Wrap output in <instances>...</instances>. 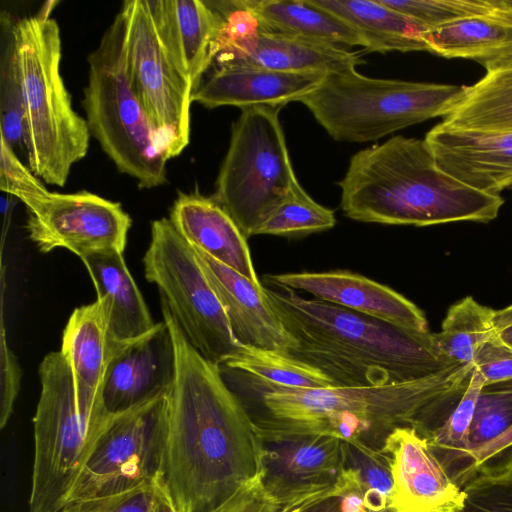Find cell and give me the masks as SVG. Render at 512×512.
Here are the masks:
<instances>
[{
    "label": "cell",
    "instance_id": "e575fe53",
    "mask_svg": "<svg viewBox=\"0 0 512 512\" xmlns=\"http://www.w3.org/2000/svg\"><path fill=\"white\" fill-rule=\"evenodd\" d=\"M426 29L474 16L512 17V0H378Z\"/></svg>",
    "mask_w": 512,
    "mask_h": 512
},
{
    "label": "cell",
    "instance_id": "ab89813d",
    "mask_svg": "<svg viewBox=\"0 0 512 512\" xmlns=\"http://www.w3.org/2000/svg\"><path fill=\"white\" fill-rule=\"evenodd\" d=\"M263 473L207 512H297L310 506L283 507L265 488Z\"/></svg>",
    "mask_w": 512,
    "mask_h": 512
},
{
    "label": "cell",
    "instance_id": "1f68e13d",
    "mask_svg": "<svg viewBox=\"0 0 512 512\" xmlns=\"http://www.w3.org/2000/svg\"><path fill=\"white\" fill-rule=\"evenodd\" d=\"M494 311L471 296L451 305L441 330L433 333L439 349L453 362L471 365L477 349L495 333Z\"/></svg>",
    "mask_w": 512,
    "mask_h": 512
},
{
    "label": "cell",
    "instance_id": "cb8c5ba5",
    "mask_svg": "<svg viewBox=\"0 0 512 512\" xmlns=\"http://www.w3.org/2000/svg\"><path fill=\"white\" fill-rule=\"evenodd\" d=\"M169 220L194 248L261 286L247 238L230 215L212 198L199 192H179Z\"/></svg>",
    "mask_w": 512,
    "mask_h": 512
},
{
    "label": "cell",
    "instance_id": "74e56055",
    "mask_svg": "<svg viewBox=\"0 0 512 512\" xmlns=\"http://www.w3.org/2000/svg\"><path fill=\"white\" fill-rule=\"evenodd\" d=\"M462 490L459 512H512V468L493 475H477Z\"/></svg>",
    "mask_w": 512,
    "mask_h": 512
},
{
    "label": "cell",
    "instance_id": "c3c4849f",
    "mask_svg": "<svg viewBox=\"0 0 512 512\" xmlns=\"http://www.w3.org/2000/svg\"><path fill=\"white\" fill-rule=\"evenodd\" d=\"M511 190H512V188H511Z\"/></svg>",
    "mask_w": 512,
    "mask_h": 512
},
{
    "label": "cell",
    "instance_id": "277c9868",
    "mask_svg": "<svg viewBox=\"0 0 512 512\" xmlns=\"http://www.w3.org/2000/svg\"><path fill=\"white\" fill-rule=\"evenodd\" d=\"M338 185L345 216L366 223H488L504 204L500 195L477 191L440 169L424 139L404 136L354 154Z\"/></svg>",
    "mask_w": 512,
    "mask_h": 512
},
{
    "label": "cell",
    "instance_id": "2e32d148",
    "mask_svg": "<svg viewBox=\"0 0 512 512\" xmlns=\"http://www.w3.org/2000/svg\"><path fill=\"white\" fill-rule=\"evenodd\" d=\"M390 461L391 512H459L463 490L431 452L427 439L412 427L396 428L381 449Z\"/></svg>",
    "mask_w": 512,
    "mask_h": 512
},
{
    "label": "cell",
    "instance_id": "4316f807",
    "mask_svg": "<svg viewBox=\"0 0 512 512\" xmlns=\"http://www.w3.org/2000/svg\"><path fill=\"white\" fill-rule=\"evenodd\" d=\"M248 9L269 31L298 36L345 48L362 46L363 36L334 14L312 0H245Z\"/></svg>",
    "mask_w": 512,
    "mask_h": 512
},
{
    "label": "cell",
    "instance_id": "484cf974",
    "mask_svg": "<svg viewBox=\"0 0 512 512\" xmlns=\"http://www.w3.org/2000/svg\"><path fill=\"white\" fill-rule=\"evenodd\" d=\"M356 29L366 41L367 51H428L421 24L378 0H312Z\"/></svg>",
    "mask_w": 512,
    "mask_h": 512
},
{
    "label": "cell",
    "instance_id": "d4e9b609",
    "mask_svg": "<svg viewBox=\"0 0 512 512\" xmlns=\"http://www.w3.org/2000/svg\"><path fill=\"white\" fill-rule=\"evenodd\" d=\"M83 261L107 310L108 332L113 344L137 339L153 329L154 323L123 254L116 250L91 253Z\"/></svg>",
    "mask_w": 512,
    "mask_h": 512
},
{
    "label": "cell",
    "instance_id": "7dc6e473",
    "mask_svg": "<svg viewBox=\"0 0 512 512\" xmlns=\"http://www.w3.org/2000/svg\"><path fill=\"white\" fill-rule=\"evenodd\" d=\"M367 512V511H366ZM379 512H391L390 510H384V511H379Z\"/></svg>",
    "mask_w": 512,
    "mask_h": 512
},
{
    "label": "cell",
    "instance_id": "5b68a950",
    "mask_svg": "<svg viewBox=\"0 0 512 512\" xmlns=\"http://www.w3.org/2000/svg\"><path fill=\"white\" fill-rule=\"evenodd\" d=\"M57 1L15 21V54L26 130V163L50 185L63 187L89 149L85 118L73 108L60 74L61 37L51 17Z\"/></svg>",
    "mask_w": 512,
    "mask_h": 512
},
{
    "label": "cell",
    "instance_id": "836d02e7",
    "mask_svg": "<svg viewBox=\"0 0 512 512\" xmlns=\"http://www.w3.org/2000/svg\"><path fill=\"white\" fill-rule=\"evenodd\" d=\"M334 211L317 203L298 183L288 197L257 227L255 235L302 237L333 228Z\"/></svg>",
    "mask_w": 512,
    "mask_h": 512
},
{
    "label": "cell",
    "instance_id": "9a60e30c",
    "mask_svg": "<svg viewBox=\"0 0 512 512\" xmlns=\"http://www.w3.org/2000/svg\"><path fill=\"white\" fill-rule=\"evenodd\" d=\"M175 368L174 342L165 321L137 339L117 344L102 385L105 409L110 414L119 413L168 393Z\"/></svg>",
    "mask_w": 512,
    "mask_h": 512
},
{
    "label": "cell",
    "instance_id": "ac0fdd59",
    "mask_svg": "<svg viewBox=\"0 0 512 512\" xmlns=\"http://www.w3.org/2000/svg\"><path fill=\"white\" fill-rule=\"evenodd\" d=\"M424 141L438 167L468 187L492 195L512 188V132L458 128L441 122Z\"/></svg>",
    "mask_w": 512,
    "mask_h": 512
},
{
    "label": "cell",
    "instance_id": "8d00e7d4",
    "mask_svg": "<svg viewBox=\"0 0 512 512\" xmlns=\"http://www.w3.org/2000/svg\"><path fill=\"white\" fill-rule=\"evenodd\" d=\"M342 459L359 476L364 490L366 511L387 510L393 486L388 456L381 450L359 442L342 441Z\"/></svg>",
    "mask_w": 512,
    "mask_h": 512
},
{
    "label": "cell",
    "instance_id": "f546056e",
    "mask_svg": "<svg viewBox=\"0 0 512 512\" xmlns=\"http://www.w3.org/2000/svg\"><path fill=\"white\" fill-rule=\"evenodd\" d=\"M484 379L473 366L469 384L447 420L427 439L433 455L460 488L477 474L468 453V439L479 392Z\"/></svg>",
    "mask_w": 512,
    "mask_h": 512
},
{
    "label": "cell",
    "instance_id": "ffe728a7",
    "mask_svg": "<svg viewBox=\"0 0 512 512\" xmlns=\"http://www.w3.org/2000/svg\"><path fill=\"white\" fill-rule=\"evenodd\" d=\"M362 56L359 51L269 31L261 26L217 54L211 67L240 64L288 73L329 75L356 69L363 63Z\"/></svg>",
    "mask_w": 512,
    "mask_h": 512
},
{
    "label": "cell",
    "instance_id": "bcb514c9",
    "mask_svg": "<svg viewBox=\"0 0 512 512\" xmlns=\"http://www.w3.org/2000/svg\"><path fill=\"white\" fill-rule=\"evenodd\" d=\"M297 512H346L339 497H328Z\"/></svg>",
    "mask_w": 512,
    "mask_h": 512
},
{
    "label": "cell",
    "instance_id": "52a82bcc",
    "mask_svg": "<svg viewBox=\"0 0 512 512\" xmlns=\"http://www.w3.org/2000/svg\"><path fill=\"white\" fill-rule=\"evenodd\" d=\"M463 92L464 86L371 78L354 69L326 75L299 102L334 140L360 143L444 118Z\"/></svg>",
    "mask_w": 512,
    "mask_h": 512
},
{
    "label": "cell",
    "instance_id": "ba28073f",
    "mask_svg": "<svg viewBox=\"0 0 512 512\" xmlns=\"http://www.w3.org/2000/svg\"><path fill=\"white\" fill-rule=\"evenodd\" d=\"M39 376L29 512H57L67 502L111 416L96 419L79 407L70 367L60 351L45 355Z\"/></svg>",
    "mask_w": 512,
    "mask_h": 512
},
{
    "label": "cell",
    "instance_id": "d6986e66",
    "mask_svg": "<svg viewBox=\"0 0 512 512\" xmlns=\"http://www.w3.org/2000/svg\"><path fill=\"white\" fill-rule=\"evenodd\" d=\"M194 249L239 344L283 353L296 346L268 302L263 285H255L203 251Z\"/></svg>",
    "mask_w": 512,
    "mask_h": 512
},
{
    "label": "cell",
    "instance_id": "f35d334b",
    "mask_svg": "<svg viewBox=\"0 0 512 512\" xmlns=\"http://www.w3.org/2000/svg\"><path fill=\"white\" fill-rule=\"evenodd\" d=\"M155 479L121 493L68 502L57 512H152Z\"/></svg>",
    "mask_w": 512,
    "mask_h": 512
},
{
    "label": "cell",
    "instance_id": "5bb4252c",
    "mask_svg": "<svg viewBox=\"0 0 512 512\" xmlns=\"http://www.w3.org/2000/svg\"><path fill=\"white\" fill-rule=\"evenodd\" d=\"M263 482L283 507L334 497L342 469V441L324 435L262 436Z\"/></svg>",
    "mask_w": 512,
    "mask_h": 512
},
{
    "label": "cell",
    "instance_id": "7a4b0ae2",
    "mask_svg": "<svg viewBox=\"0 0 512 512\" xmlns=\"http://www.w3.org/2000/svg\"><path fill=\"white\" fill-rule=\"evenodd\" d=\"M473 365L456 364L424 378L379 386L264 387L252 416L260 436L324 435L381 450L399 427L428 439L463 396Z\"/></svg>",
    "mask_w": 512,
    "mask_h": 512
},
{
    "label": "cell",
    "instance_id": "d6a6232c",
    "mask_svg": "<svg viewBox=\"0 0 512 512\" xmlns=\"http://www.w3.org/2000/svg\"><path fill=\"white\" fill-rule=\"evenodd\" d=\"M16 19L3 10L0 16V138L26 160L23 96L15 54Z\"/></svg>",
    "mask_w": 512,
    "mask_h": 512
},
{
    "label": "cell",
    "instance_id": "ee69618b",
    "mask_svg": "<svg viewBox=\"0 0 512 512\" xmlns=\"http://www.w3.org/2000/svg\"><path fill=\"white\" fill-rule=\"evenodd\" d=\"M493 325L500 340L512 349V304L494 311Z\"/></svg>",
    "mask_w": 512,
    "mask_h": 512
},
{
    "label": "cell",
    "instance_id": "7bdbcfd3",
    "mask_svg": "<svg viewBox=\"0 0 512 512\" xmlns=\"http://www.w3.org/2000/svg\"><path fill=\"white\" fill-rule=\"evenodd\" d=\"M477 475H493L512 468V427L473 454Z\"/></svg>",
    "mask_w": 512,
    "mask_h": 512
},
{
    "label": "cell",
    "instance_id": "60d3db41",
    "mask_svg": "<svg viewBox=\"0 0 512 512\" xmlns=\"http://www.w3.org/2000/svg\"><path fill=\"white\" fill-rule=\"evenodd\" d=\"M472 365L484 383L512 379V349L495 332L477 349Z\"/></svg>",
    "mask_w": 512,
    "mask_h": 512
},
{
    "label": "cell",
    "instance_id": "7c38bea8",
    "mask_svg": "<svg viewBox=\"0 0 512 512\" xmlns=\"http://www.w3.org/2000/svg\"><path fill=\"white\" fill-rule=\"evenodd\" d=\"M125 60L130 85L150 118L169 160L190 138L193 86L165 48L147 0H126Z\"/></svg>",
    "mask_w": 512,
    "mask_h": 512
},
{
    "label": "cell",
    "instance_id": "3957f363",
    "mask_svg": "<svg viewBox=\"0 0 512 512\" xmlns=\"http://www.w3.org/2000/svg\"><path fill=\"white\" fill-rule=\"evenodd\" d=\"M268 302L296 346L288 352L336 387L379 386L424 378L457 363L432 332L393 325L286 287L264 286Z\"/></svg>",
    "mask_w": 512,
    "mask_h": 512
},
{
    "label": "cell",
    "instance_id": "7402d4cb",
    "mask_svg": "<svg viewBox=\"0 0 512 512\" xmlns=\"http://www.w3.org/2000/svg\"><path fill=\"white\" fill-rule=\"evenodd\" d=\"M104 303L95 302L74 309L63 330L60 352L66 359L74 382L79 407L89 416L106 420L102 385L113 348Z\"/></svg>",
    "mask_w": 512,
    "mask_h": 512
},
{
    "label": "cell",
    "instance_id": "8fae6325",
    "mask_svg": "<svg viewBox=\"0 0 512 512\" xmlns=\"http://www.w3.org/2000/svg\"><path fill=\"white\" fill-rule=\"evenodd\" d=\"M143 265L146 279L157 286L188 342L206 360L219 366L240 349L195 249L169 218L151 223Z\"/></svg>",
    "mask_w": 512,
    "mask_h": 512
},
{
    "label": "cell",
    "instance_id": "6da1fadb",
    "mask_svg": "<svg viewBox=\"0 0 512 512\" xmlns=\"http://www.w3.org/2000/svg\"><path fill=\"white\" fill-rule=\"evenodd\" d=\"M160 301L176 358L160 478L178 512H207L264 472L263 440L219 367L188 342Z\"/></svg>",
    "mask_w": 512,
    "mask_h": 512
},
{
    "label": "cell",
    "instance_id": "f1b7e54d",
    "mask_svg": "<svg viewBox=\"0 0 512 512\" xmlns=\"http://www.w3.org/2000/svg\"><path fill=\"white\" fill-rule=\"evenodd\" d=\"M428 52L485 64L512 51V17L474 16L424 33Z\"/></svg>",
    "mask_w": 512,
    "mask_h": 512
},
{
    "label": "cell",
    "instance_id": "e0dca14e",
    "mask_svg": "<svg viewBox=\"0 0 512 512\" xmlns=\"http://www.w3.org/2000/svg\"><path fill=\"white\" fill-rule=\"evenodd\" d=\"M267 285L307 292L315 299L419 332H427L424 313L392 288L349 270L268 274Z\"/></svg>",
    "mask_w": 512,
    "mask_h": 512
},
{
    "label": "cell",
    "instance_id": "f6af8a7d",
    "mask_svg": "<svg viewBox=\"0 0 512 512\" xmlns=\"http://www.w3.org/2000/svg\"><path fill=\"white\" fill-rule=\"evenodd\" d=\"M152 512H178L160 474L155 479V501Z\"/></svg>",
    "mask_w": 512,
    "mask_h": 512
},
{
    "label": "cell",
    "instance_id": "4dcf8cb0",
    "mask_svg": "<svg viewBox=\"0 0 512 512\" xmlns=\"http://www.w3.org/2000/svg\"><path fill=\"white\" fill-rule=\"evenodd\" d=\"M238 374H247L263 387L312 389L333 386L318 369L288 353L241 345L240 349L219 365Z\"/></svg>",
    "mask_w": 512,
    "mask_h": 512
},
{
    "label": "cell",
    "instance_id": "44dd1931",
    "mask_svg": "<svg viewBox=\"0 0 512 512\" xmlns=\"http://www.w3.org/2000/svg\"><path fill=\"white\" fill-rule=\"evenodd\" d=\"M192 92V102L207 108L236 106L281 107L299 101L313 91L326 75L288 73L256 66H213Z\"/></svg>",
    "mask_w": 512,
    "mask_h": 512
},
{
    "label": "cell",
    "instance_id": "9c48e42d",
    "mask_svg": "<svg viewBox=\"0 0 512 512\" xmlns=\"http://www.w3.org/2000/svg\"><path fill=\"white\" fill-rule=\"evenodd\" d=\"M0 139V188L26 206L28 237L42 253L66 248L80 259L104 250L123 253L132 220L119 202L85 190H47Z\"/></svg>",
    "mask_w": 512,
    "mask_h": 512
},
{
    "label": "cell",
    "instance_id": "8992f818",
    "mask_svg": "<svg viewBox=\"0 0 512 512\" xmlns=\"http://www.w3.org/2000/svg\"><path fill=\"white\" fill-rule=\"evenodd\" d=\"M83 108L91 136L139 188L167 183L166 150L134 93L126 69L125 20L119 11L87 58Z\"/></svg>",
    "mask_w": 512,
    "mask_h": 512
},
{
    "label": "cell",
    "instance_id": "4fadbf2b",
    "mask_svg": "<svg viewBox=\"0 0 512 512\" xmlns=\"http://www.w3.org/2000/svg\"><path fill=\"white\" fill-rule=\"evenodd\" d=\"M167 394L111 415L66 503L121 493L160 474Z\"/></svg>",
    "mask_w": 512,
    "mask_h": 512
},
{
    "label": "cell",
    "instance_id": "d590c367",
    "mask_svg": "<svg viewBox=\"0 0 512 512\" xmlns=\"http://www.w3.org/2000/svg\"><path fill=\"white\" fill-rule=\"evenodd\" d=\"M511 427L512 379L484 383L478 395L469 431L468 453L473 463V454L478 449Z\"/></svg>",
    "mask_w": 512,
    "mask_h": 512
},
{
    "label": "cell",
    "instance_id": "603a6c76",
    "mask_svg": "<svg viewBox=\"0 0 512 512\" xmlns=\"http://www.w3.org/2000/svg\"><path fill=\"white\" fill-rule=\"evenodd\" d=\"M161 40L193 90L210 69L220 19L208 0H147Z\"/></svg>",
    "mask_w": 512,
    "mask_h": 512
},
{
    "label": "cell",
    "instance_id": "b9f144b4",
    "mask_svg": "<svg viewBox=\"0 0 512 512\" xmlns=\"http://www.w3.org/2000/svg\"><path fill=\"white\" fill-rule=\"evenodd\" d=\"M0 339V428L9 422L20 389L22 371L18 360L8 345L3 321Z\"/></svg>",
    "mask_w": 512,
    "mask_h": 512
},
{
    "label": "cell",
    "instance_id": "83f0119b",
    "mask_svg": "<svg viewBox=\"0 0 512 512\" xmlns=\"http://www.w3.org/2000/svg\"><path fill=\"white\" fill-rule=\"evenodd\" d=\"M483 66L485 75L473 85L464 86L462 98L442 123L512 132V51Z\"/></svg>",
    "mask_w": 512,
    "mask_h": 512
},
{
    "label": "cell",
    "instance_id": "30bf717a",
    "mask_svg": "<svg viewBox=\"0 0 512 512\" xmlns=\"http://www.w3.org/2000/svg\"><path fill=\"white\" fill-rule=\"evenodd\" d=\"M280 109H241L211 196L247 239L299 183L280 123Z\"/></svg>",
    "mask_w": 512,
    "mask_h": 512
}]
</instances>
